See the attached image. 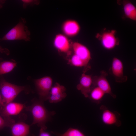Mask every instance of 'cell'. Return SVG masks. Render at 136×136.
I'll return each instance as SVG.
<instances>
[{
    "mask_svg": "<svg viewBox=\"0 0 136 136\" xmlns=\"http://www.w3.org/2000/svg\"><path fill=\"white\" fill-rule=\"evenodd\" d=\"M26 23L25 20L24 18H22L18 23L0 40H23L26 41H30V33L25 24Z\"/></svg>",
    "mask_w": 136,
    "mask_h": 136,
    "instance_id": "7a4b0ae2",
    "label": "cell"
},
{
    "mask_svg": "<svg viewBox=\"0 0 136 136\" xmlns=\"http://www.w3.org/2000/svg\"><path fill=\"white\" fill-rule=\"evenodd\" d=\"M116 31L113 30L104 32L100 37L102 45L105 48L111 50L119 44L118 40L115 37Z\"/></svg>",
    "mask_w": 136,
    "mask_h": 136,
    "instance_id": "30bf717a",
    "label": "cell"
},
{
    "mask_svg": "<svg viewBox=\"0 0 136 136\" xmlns=\"http://www.w3.org/2000/svg\"><path fill=\"white\" fill-rule=\"evenodd\" d=\"M92 83V80L91 76L83 73L80 78L79 83L77 85L76 88L80 91L85 97H88L91 90V87Z\"/></svg>",
    "mask_w": 136,
    "mask_h": 136,
    "instance_id": "7c38bea8",
    "label": "cell"
},
{
    "mask_svg": "<svg viewBox=\"0 0 136 136\" xmlns=\"http://www.w3.org/2000/svg\"><path fill=\"white\" fill-rule=\"evenodd\" d=\"M15 122L10 117H4L0 115V130L6 127H10Z\"/></svg>",
    "mask_w": 136,
    "mask_h": 136,
    "instance_id": "ffe728a7",
    "label": "cell"
},
{
    "mask_svg": "<svg viewBox=\"0 0 136 136\" xmlns=\"http://www.w3.org/2000/svg\"><path fill=\"white\" fill-rule=\"evenodd\" d=\"M5 2V1L0 0V8H1L2 7L3 5Z\"/></svg>",
    "mask_w": 136,
    "mask_h": 136,
    "instance_id": "484cf974",
    "label": "cell"
},
{
    "mask_svg": "<svg viewBox=\"0 0 136 136\" xmlns=\"http://www.w3.org/2000/svg\"><path fill=\"white\" fill-rule=\"evenodd\" d=\"M52 80L46 76L36 79L34 83L39 99L43 101L48 100L50 92L52 87Z\"/></svg>",
    "mask_w": 136,
    "mask_h": 136,
    "instance_id": "277c9868",
    "label": "cell"
},
{
    "mask_svg": "<svg viewBox=\"0 0 136 136\" xmlns=\"http://www.w3.org/2000/svg\"><path fill=\"white\" fill-rule=\"evenodd\" d=\"M2 97L1 95L0 94V108L3 106L4 105Z\"/></svg>",
    "mask_w": 136,
    "mask_h": 136,
    "instance_id": "d4e9b609",
    "label": "cell"
},
{
    "mask_svg": "<svg viewBox=\"0 0 136 136\" xmlns=\"http://www.w3.org/2000/svg\"><path fill=\"white\" fill-rule=\"evenodd\" d=\"M105 94L97 86L91 88L88 97L93 101L99 102L102 99Z\"/></svg>",
    "mask_w": 136,
    "mask_h": 136,
    "instance_id": "e0dca14e",
    "label": "cell"
},
{
    "mask_svg": "<svg viewBox=\"0 0 136 136\" xmlns=\"http://www.w3.org/2000/svg\"><path fill=\"white\" fill-rule=\"evenodd\" d=\"M17 63L11 61H4L0 62V75L11 71L16 66Z\"/></svg>",
    "mask_w": 136,
    "mask_h": 136,
    "instance_id": "ac0fdd59",
    "label": "cell"
},
{
    "mask_svg": "<svg viewBox=\"0 0 136 136\" xmlns=\"http://www.w3.org/2000/svg\"><path fill=\"white\" fill-rule=\"evenodd\" d=\"M66 90L64 86L56 83L51 89L48 100L51 103L61 101L66 96Z\"/></svg>",
    "mask_w": 136,
    "mask_h": 136,
    "instance_id": "ba28073f",
    "label": "cell"
},
{
    "mask_svg": "<svg viewBox=\"0 0 136 136\" xmlns=\"http://www.w3.org/2000/svg\"><path fill=\"white\" fill-rule=\"evenodd\" d=\"M22 104L11 102L4 104L0 108V115L3 117H10L17 115L26 107Z\"/></svg>",
    "mask_w": 136,
    "mask_h": 136,
    "instance_id": "52a82bcc",
    "label": "cell"
},
{
    "mask_svg": "<svg viewBox=\"0 0 136 136\" xmlns=\"http://www.w3.org/2000/svg\"><path fill=\"white\" fill-rule=\"evenodd\" d=\"M25 88L24 86L17 85L3 79L0 80V91L4 104L12 102Z\"/></svg>",
    "mask_w": 136,
    "mask_h": 136,
    "instance_id": "3957f363",
    "label": "cell"
},
{
    "mask_svg": "<svg viewBox=\"0 0 136 136\" xmlns=\"http://www.w3.org/2000/svg\"><path fill=\"white\" fill-rule=\"evenodd\" d=\"M23 3V7L25 9L28 6H32L38 4L37 1L32 0H22L21 1Z\"/></svg>",
    "mask_w": 136,
    "mask_h": 136,
    "instance_id": "7402d4cb",
    "label": "cell"
},
{
    "mask_svg": "<svg viewBox=\"0 0 136 136\" xmlns=\"http://www.w3.org/2000/svg\"><path fill=\"white\" fill-rule=\"evenodd\" d=\"M30 125L22 122L14 123L10 127L12 136H28Z\"/></svg>",
    "mask_w": 136,
    "mask_h": 136,
    "instance_id": "4fadbf2b",
    "label": "cell"
},
{
    "mask_svg": "<svg viewBox=\"0 0 136 136\" xmlns=\"http://www.w3.org/2000/svg\"><path fill=\"white\" fill-rule=\"evenodd\" d=\"M46 130L43 128H40L38 136H51V133L46 131Z\"/></svg>",
    "mask_w": 136,
    "mask_h": 136,
    "instance_id": "603a6c76",
    "label": "cell"
},
{
    "mask_svg": "<svg viewBox=\"0 0 136 136\" xmlns=\"http://www.w3.org/2000/svg\"><path fill=\"white\" fill-rule=\"evenodd\" d=\"M62 29L64 33L69 36H74L77 35L80 29L78 23L73 20H68L63 23Z\"/></svg>",
    "mask_w": 136,
    "mask_h": 136,
    "instance_id": "9a60e30c",
    "label": "cell"
},
{
    "mask_svg": "<svg viewBox=\"0 0 136 136\" xmlns=\"http://www.w3.org/2000/svg\"><path fill=\"white\" fill-rule=\"evenodd\" d=\"M69 62L72 65L76 67H85L87 65L84 61L74 54L72 56Z\"/></svg>",
    "mask_w": 136,
    "mask_h": 136,
    "instance_id": "44dd1931",
    "label": "cell"
},
{
    "mask_svg": "<svg viewBox=\"0 0 136 136\" xmlns=\"http://www.w3.org/2000/svg\"><path fill=\"white\" fill-rule=\"evenodd\" d=\"M100 109L102 111L101 120L105 124L115 125L119 127L121 125L119 119L120 114L117 112L112 111L104 105L101 106Z\"/></svg>",
    "mask_w": 136,
    "mask_h": 136,
    "instance_id": "5b68a950",
    "label": "cell"
},
{
    "mask_svg": "<svg viewBox=\"0 0 136 136\" xmlns=\"http://www.w3.org/2000/svg\"><path fill=\"white\" fill-rule=\"evenodd\" d=\"M123 3L125 16L130 19L135 21L136 8L135 6L130 1H125Z\"/></svg>",
    "mask_w": 136,
    "mask_h": 136,
    "instance_id": "2e32d148",
    "label": "cell"
},
{
    "mask_svg": "<svg viewBox=\"0 0 136 136\" xmlns=\"http://www.w3.org/2000/svg\"><path fill=\"white\" fill-rule=\"evenodd\" d=\"M54 43L55 48L61 52L67 53L70 49V44L68 40L62 34H59L56 35Z\"/></svg>",
    "mask_w": 136,
    "mask_h": 136,
    "instance_id": "5bb4252c",
    "label": "cell"
},
{
    "mask_svg": "<svg viewBox=\"0 0 136 136\" xmlns=\"http://www.w3.org/2000/svg\"><path fill=\"white\" fill-rule=\"evenodd\" d=\"M55 136H86L81 130L77 128L70 127L64 133L61 134L51 132Z\"/></svg>",
    "mask_w": 136,
    "mask_h": 136,
    "instance_id": "d6986e66",
    "label": "cell"
},
{
    "mask_svg": "<svg viewBox=\"0 0 136 136\" xmlns=\"http://www.w3.org/2000/svg\"><path fill=\"white\" fill-rule=\"evenodd\" d=\"M123 71V65L121 61L116 57L114 58L111 71L117 82H123L127 80V77L124 75Z\"/></svg>",
    "mask_w": 136,
    "mask_h": 136,
    "instance_id": "9c48e42d",
    "label": "cell"
},
{
    "mask_svg": "<svg viewBox=\"0 0 136 136\" xmlns=\"http://www.w3.org/2000/svg\"><path fill=\"white\" fill-rule=\"evenodd\" d=\"M25 109L32 115L33 121L31 125L36 124L45 129L47 128L46 123L51 120L52 116L55 113L54 111H48L45 106L44 101L40 99L33 100L31 105L26 107Z\"/></svg>",
    "mask_w": 136,
    "mask_h": 136,
    "instance_id": "6da1fadb",
    "label": "cell"
},
{
    "mask_svg": "<svg viewBox=\"0 0 136 136\" xmlns=\"http://www.w3.org/2000/svg\"><path fill=\"white\" fill-rule=\"evenodd\" d=\"M72 47L74 54L87 65L91 58L90 52L88 48L78 42L74 43L72 45Z\"/></svg>",
    "mask_w": 136,
    "mask_h": 136,
    "instance_id": "8fae6325",
    "label": "cell"
},
{
    "mask_svg": "<svg viewBox=\"0 0 136 136\" xmlns=\"http://www.w3.org/2000/svg\"><path fill=\"white\" fill-rule=\"evenodd\" d=\"M101 73L99 76H95L92 78V84L100 89L105 94H108L115 98L116 96L112 93L110 85L106 78L107 74L104 71L101 72Z\"/></svg>",
    "mask_w": 136,
    "mask_h": 136,
    "instance_id": "8992f818",
    "label": "cell"
},
{
    "mask_svg": "<svg viewBox=\"0 0 136 136\" xmlns=\"http://www.w3.org/2000/svg\"><path fill=\"white\" fill-rule=\"evenodd\" d=\"M0 53H4L8 55L10 54V51L7 49L5 48H3L0 46Z\"/></svg>",
    "mask_w": 136,
    "mask_h": 136,
    "instance_id": "cb8c5ba5",
    "label": "cell"
}]
</instances>
